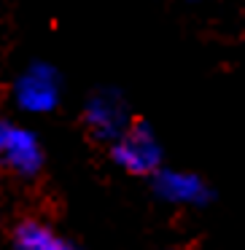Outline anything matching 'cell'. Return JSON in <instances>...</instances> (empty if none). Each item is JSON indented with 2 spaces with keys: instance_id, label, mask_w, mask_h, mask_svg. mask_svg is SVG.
Masks as SVG:
<instances>
[{
  "instance_id": "6da1fadb",
  "label": "cell",
  "mask_w": 245,
  "mask_h": 250,
  "mask_svg": "<svg viewBox=\"0 0 245 250\" xmlns=\"http://www.w3.org/2000/svg\"><path fill=\"white\" fill-rule=\"evenodd\" d=\"M113 159H116V164H121L132 175L154 172L159 164V143L154 137V132L143 121H135L132 126H127L116 137Z\"/></svg>"
},
{
  "instance_id": "7a4b0ae2",
  "label": "cell",
  "mask_w": 245,
  "mask_h": 250,
  "mask_svg": "<svg viewBox=\"0 0 245 250\" xmlns=\"http://www.w3.org/2000/svg\"><path fill=\"white\" fill-rule=\"evenodd\" d=\"M57 97H60V83H57L54 70L46 65L33 67L17 83V103L35 113L51 110L57 105Z\"/></svg>"
},
{
  "instance_id": "3957f363",
  "label": "cell",
  "mask_w": 245,
  "mask_h": 250,
  "mask_svg": "<svg viewBox=\"0 0 245 250\" xmlns=\"http://www.w3.org/2000/svg\"><path fill=\"white\" fill-rule=\"evenodd\" d=\"M0 159L8 169H14L17 175H35L44 164V153H41V146L27 129H19V126H11L6 135V143L0 148Z\"/></svg>"
},
{
  "instance_id": "277c9868",
  "label": "cell",
  "mask_w": 245,
  "mask_h": 250,
  "mask_svg": "<svg viewBox=\"0 0 245 250\" xmlns=\"http://www.w3.org/2000/svg\"><path fill=\"white\" fill-rule=\"evenodd\" d=\"M124 121H127L124 108H121V103L116 97H111V94L94 97L92 105H89V110H87V124H89V129H92V135L100 137V140H116V137L127 129Z\"/></svg>"
},
{
  "instance_id": "5b68a950",
  "label": "cell",
  "mask_w": 245,
  "mask_h": 250,
  "mask_svg": "<svg viewBox=\"0 0 245 250\" xmlns=\"http://www.w3.org/2000/svg\"><path fill=\"white\" fill-rule=\"evenodd\" d=\"M156 191L159 196L170 202H202L207 196V188L200 178L194 175H186V172H162L156 178Z\"/></svg>"
},
{
  "instance_id": "8992f818",
  "label": "cell",
  "mask_w": 245,
  "mask_h": 250,
  "mask_svg": "<svg viewBox=\"0 0 245 250\" xmlns=\"http://www.w3.org/2000/svg\"><path fill=\"white\" fill-rule=\"evenodd\" d=\"M14 242L19 250H76L73 245H67L65 239H60L49 226L38 221H24L14 231Z\"/></svg>"
},
{
  "instance_id": "52a82bcc",
  "label": "cell",
  "mask_w": 245,
  "mask_h": 250,
  "mask_svg": "<svg viewBox=\"0 0 245 250\" xmlns=\"http://www.w3.org/2000/svg\"><path fill=\"white\" fill-rule=\"evenodd\" d=\"M8 129H11V124H6V121H0V148H3V143H6Z\"/></svg>"
}]
</instances>
